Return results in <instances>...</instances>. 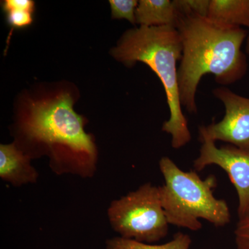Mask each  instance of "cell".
I'll return each mask as SVG.
<instances>
[{
  "instance_id": "cell-3",
  "label": "cell",
  "mask_w": 249,
  "mask_h": 249,
  "mask_svg": "<svg viewBox=\"0 0 249 249\" xmlns=\"http://www.w3.org/2000/svg\"><path fill=\"white\" fill-rule=\"evenodd\" d=\"M114 58L127 65L142 62L160 78L166 95L170 117L162 130L172 137V147L179 149L191 142L188 121L180 101L178 62L182 55L181 37L176 28L144 27L129 29L113 49Z\"/></svg>"
},
{
  "instance_id": "cell-12",
  "label": "cell",
  "mask_w": 249,
  "mask_h": 249,
  "mask_svg": "<svg viewBox=\"0 0 249 249\" xmlns=\"http://www.w3.org/2000/svg\"><path fill=\"white\" fill-rule=\"evenodd\" d=\"M180 16L207 18L211 0H174Z\"/></svg>"
},
{
  "instance_id": "cell-9",
  "label": "cell",
  "mask_w": 249,
  "mask_h": 249,
  "mask_svg": "<svg viewBox=\"0 0 249 249\" xmlns=\"http://www.w3.org/2000/svg\"><path fill=\"white\" fill-rule=\"evenodd\" d=\"M136 23L144 27L178 26L180 15L175 1L141 0L136 10Z\"/></svg>"
},
{
  "instance_id": "cell-10",
  "label": "cell",
  "mask_w": 249,
  "mask_h": 249,
  "mask_svg": "<svg viewBox=\"0 0 249 249\" xmlns=\"http://www.w3.org/2000/svg\"><path fill=\"white\" fill-rule=\"evenodd\" d=\"M208 19L227 28H249V0H211Z\"/></svg>"
},
{
  "instance_id": "cell-11",
  "label": "cell",
  "mask_w": 249,
  "mask_h": 249,
  "mask_svg": "<svg viewBox=\"0 0 249 249\" xmlns=\"http://www.w3.org/2000/svg\"><path fill=\"white\" fill-rule=\"evenodd\" d=\"M192 243L191 237L183 232H178L173 239L163 245L142 243L134 240L114 237L106 241V249H189Z\"/></svg>"
},
{
  "instance_id": "cell-8",
  "label": "cell",
  "mask_w": 249,
  "mask_h": 249,
  "mask_svg": "<svg viewBox=\"0 0 249 249\" xmlns=\"http://www.w3.org/2000/svg\"><path fill=\"white\" fill-rule=\"evenodd\" d=\"M31 159L16 142L0 145V178L14 187L36 183L37 170L31 165Z\"/></svg>"
},
{
  "instance_id": "cell-1",
  "label": "cell",
  "mask_w": 249,
  "mask_h": 249,
  "mask_svg": "<svg viewBox=\"0 0 249 249\" xmlns=\"http://www.w3.org/2000/svg\"><path fill=\"white\" fill-rule=\"evenodd\" d=\"M176 29L182 45L178 69L180 101L188 112L196 114V91L205 75H213L223 87L245 76L248 64L242 47L248 31L221 27L196 16H180Z\"/></svg>"
},
{
  "instance_id": "cell-6",
  "label": "cell",
  "mask_w": 249,
  "mask_h": 249,
  "mask_svg": "<svg viewBox=\"0 0 249 249\" xmlns=\"http://www.w3.org/2000/svg\"><path fill=\"white\" fill-rule=\"evenodd\" d=\"M201 142L199 157L193 164L195 170L200 172L211 165L222 168L237 191L239 219L249 215V150L230 144L218 147L215 142L209 139Z\"/></svg>"
},
{
  "instance_id": "cell-2",
  "label": "cell",
  "mask_w": 249,
  "mask_h": 249,
  "mask_svg": "<svg viewBox=\"0 0 249 249\" xmlns=\"http://www.w3.org/2000/svg\"><path fill=\"white\" fill-rule=\"evenodd\" d=\"M19 132L31 145L24 153L31 160L48 156L49 166L55 175L87 178L96 174L97 148L85 131L83 119L73 110L68 93L33 104Z\"/></svg>"
},
{
  "instance_id": "cell-7",
  "label": "cell",
  "mask_w": 249,
  "mask_h": 249,
  "mask_svg": "<svg viewBox=\"0 0 249 249\" xmlns=\"http://www.w3.org/2000/svg\"><path fill=\"white\" fill-rule=\"evenodd\" d=\"M213 93L224 105L225 114L219 122L199 127V140L221 141L249 150V98L226 87L216 88Z\"/></svg>"
},
{
  "instance_id": "cell-5",
  "label": "cell",
  "mask_w": 249,
  "mask_h": 249,
  "mask_svg": "<svg viewBox=\"0 0 249 249\" xmlns=\"http://www.w3.org/2000/svg\"><path fill=\"white\" fill-rule=\"evenodd\" d=\"M107 217L113 230L123 238L152 244L168 235L169 223L162 205L160 186L150 183L111 201Z\"/></svg>"
},
{
  "instance_id": "cell-16",
  "label": "cell",
  "mask_w": 249,
  "mask_h": 249,
  "mask_svg": "<svg viewBox=\"0 0 249 249\" xmlns=\"http://www.w3.org/2000/svg\"><path fill=\"white\" fill-rule=\"evenodd\" d=\"M34 2L30 0H6L3 4V9L6 12L10 11H25L33 13Z\"/></svg>"
},
{
  "instance_id": "cell-14",
  "label": "cell",
  "mask_w": 249,
  "mask_h": 249,
  "mask_svg": "<svg viewBox=\"0 0 249 249\" xmlns=\"http://www.w3.org/2000/svg\"><path fill=\"white\" fill-rule=\"evenodd\" d=\"M237 249H249V215L239 219L235 230Z\"/></svg>"
},
{
  "instance_id": "cell-4",
  "label": "cell",
  "mask_w": 249,
  "mask_h": 249,
  "mask_svg": "<svg viewBox=\"0 0 249 249\" xmlns=\"http://www.w3.org/2000/svg\"><path fill=\"white\" fill-rule=\"evenodd\" d=\"M159 165L165 181L160 186L162 205L169 224L197 231L202 228L200 219L217 227L230 223L227 201L214 196V175L201 179L196 170L183 171L167 157L160 159Z\"/></svg>"
},
{
  "instance_id": "cell-17",
  "label": "cell",
  "mask_w": 249,
  "mask_h": 249,
  "mask_svg": "<svg viewBox=\"0 0 249 249\" xmlns=\"http://www.w3.org/2000/svg\"><path fill=\"white\" fill-rule=\"evenodd\" d=\"M246 53L249 55V28L248 34H247V39H246V47H245Z\"/></svg>"
},
{
  "instance_id": "cell-15",
  "label": "cell",
  "mask_w": 249,
  "mask_h": 249,
  "mask_svg": "<svg viewBox=\"0 0 249 249\" xmlns=\"http://www.w3.org/2000/svg\"><path fill=\"white\" fill-rule=\"evenodd\" d=\"M6 20L11 27L23 28L33 22L32 13L25 11H10L6 12Z\"/></svg>"
},
{
  "instance_id": "cell-13",
  "label": "cell",
  "mask_w": 249,
  "mask_h": 249,
  "mask_svg": "<svg viewBox=\"0 0 249 249\" xmlns=\"http://www.w3.org/2000/svg\"><path fill=\"white\" fill-rule=\"evenodd\" d=\"M111 14L114 19H124L136 23V10L139 1L136 0H110Z\"/></svg>"
}]
</instances>
